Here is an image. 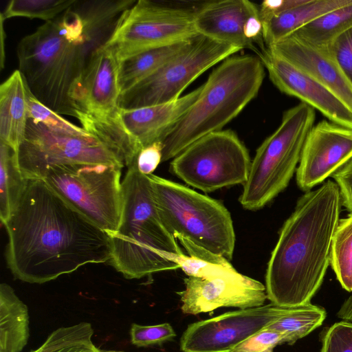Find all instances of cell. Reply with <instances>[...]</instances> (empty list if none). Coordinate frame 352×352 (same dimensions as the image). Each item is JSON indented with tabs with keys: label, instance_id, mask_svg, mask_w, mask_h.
Instances as JSON below:
<instances>
[{
	"label": "cell",
	"instance_id": "15",
	"mask_svg": "<svg viewBox=\"0 0 352 352\" xmlns=\"http://www.w3.org/2000/svg\"><path fill=\"white\" fill-rule=\"evenodd\" d=\"M352 158V129L322 120L305 140L296 183L305 192L322 182Z\"/></svg>",
	"mask_w": 352,
	"mask_h": 352
},
{
	"label": "cell",
	"instance_id": "29",
	"mask_svg": "<svg viewBox=\"0 0 352 352\" xmlns=\"http://www.w3.org/2000/svg\"><path fill=\"white\" fill-rule=\"evenodd\" d=\"M330 263L342 287L352 292V214L339 220L332 240Z\"/></svg>",
	"mask_w": 352,
	"mask_h": 352
},
{
	"label": "cell",
	"instance_id": "43",
	"mask_svg": "<svg viewBox=\"0 0 352 352\" xmlns=\"http://www.w3.org/2000/svg\"><path fill=\"white\" fill-rule=\"evenodd\" d=\"M101 352H124V351H116V350H101Z\"/></svg>",
	"mask_w": 352,
	"mask_h": 352
},
{
	"label": "cell",
	"instance_id": "22",
	"mask_svg": "<svg viewBox=\"0 0 352 352\" xmlns=\"http://www.w3.org/2000/svg\"><path fill=\"white\" fill-rule=\"evenodd\" d=\"M352 3V0H304L276 16L262 21L266 47L290 36L318 17Z\"/></svg>",
	"mask_w": 352,
	"mask_h": 352
},
{
	"label": "cell",
	"instance_id": "16",
	"mask_svg": "<svg viewBox=\"0 0 352 352\" xmlns=\"http://www.w3.org/2000/svg\"><path fill=\"white\" fill-rule=\"evenodd\" d=\"M272 83L283 93L319 111L330 122L352 129V111L333 93L311 76L267 47L258 56Z\"/></svg>",
	"mask_w": 352,
	"mask_h": 352
},
{
	"label": "cell",
	"instance_id": "11",
	"mask_svg": "<svg viewBox=\"0 0 352 352\" xmlns=\"http://www.w3.org/2000/svg\"><path fill=\"white\" fill-rule=\"evenodd\" d=\"M239 51L199 35L187 50L121 93L118 106L131 109L175 100L199 76Z\"/></svg>",
	"mask_w": 352,
	"mask_h": 352
},
{
	"label": "cell",
	"instance_id": "8",
	"mask_svg": "<svg viewBox=\"0 0 352 352\" xmlns=\"http://www.w3.org/2000/svg\"><path fill=\"white\" fill-rule=\"evenodd\" d=\"M197 7L137 1L120 15L104 45L120 63L151 49L193 39L199 36L195 24Z\"/></svg>",
	"mask_w": 352,
	"mask_h": 352
},
{
	"label": "cell",
	"instance_id": "32",
	"mask_svg": "<svg viewBox=\"0 0 352 352\" xmlns=\"http://www.w3.org/2000/svg\"><path fill=\"white\" fill-rule=\"evenodd\" d=\"M27 87V86H26ZM28 117L35 123H39L48 129L67 135L89 136L91 135L82 127H80L56 113L38 99L27 87Z\"/></svg>",
	"mask_w": 352,
	"mask_h": 352
},
{
	"label": "cell",
	"instance_id": "6",
	"mask_svg": "<svg viewBox=\"0 0 352 352\" xmlns=\"http://www.w3.org/2000/svg\"><path fill=\"white\" fill-rule=\"evenodd\" d=\"M155 202L167 229L215 254L232 260L235 233L230 212L219 201L181 184L148 175Z\"/></svg>",
	"mask_w": 352,
	"mask_h": 352
},
{
	"label": "cell",
	"instance_id": "28",
	"mask_svg": "<svg viewBox=\"0 0 352 352\" xmlns=\"http://www.w3.org/2000/svg\"><path fill=\"white\" fill-rule=\"evenodd\" d=\"M326 318L325 310L310 302L286 307L283 314L265 329L285 336V343L293 344L320 327Z\"/></svg>",
	"mask_w": 352,
	"mask_h": 352
},
{
	"label": "cell",
	"instance_id": "41",
	"mask_svg": "<svg viewBox=\"0 0 352 352\" xmlns=\"http://www.w3.org/2000/svg\"><path fill=\"white\" fill-rule=\"evenodd\" d=\"M60 352H101V349L96 345H80L66 348Z\"/></svg>",
	"mask_w": 352,
	"mask_h": 352
},
{
	"label": "cell",
	"instance_id": "14",
	"mask_svg": "<svg viewBox=\"0 0 352 352\" xmlns=\"http://www.w3.org/2000/svg\"><path fill=\"white\" fill-rule=\"evenodd\" d=\"M185 289L177 292L184 314L197 315L220 307L252 308L264 305L267 299L265 286L260 281L234 274L184 279Z\"/></svg>",
	"mask_w": 352,
	"mask_h": 352
},
{
	"label": "cell",
	"instance_id": "37",
	"mask_svg": "<svg viewBox=\"0 0 352 352\" xmlns=\"http://www.w3.org/2000/svg\"><path fill=\"white\" fill-rule=\"evenodd\" d=\"M162 142H155L142 148L135 160L138 170L145 175H151L162 158Z\"/></svg>",
	"mask_w": 352,
	"mask_h": 352
},
{
	"label": "cell",
	"instance_id": "26",
	"mask_svg": "<svg viewBox=\"0 0 352 352\" xmlns=\"http://www.w3.org/2000/svg\"><path fill=\"white\" fill-rule=\"evenodd\" d=\"M188 254H171L166 258L178 265L188 276L209 278L238 272L225 257L215 254L189 240L177 236Z\"/></svg>",
	"mask_w": 352,
	"mask_h": 352
},
{
	"label": "cell",
	"instance_id": "38",
	"mask_svg": "<svg viewBox=\"0 0 352 352\" xmlns=\"http://www.w3.org/2000/svg\"><path fill=\"white\" fill-rule=\"evenodd\" d=\"M332 177L339 187L342 205L352 214V158Z\"/></svg>",
	"mask_w": 352,
	"mask_h": 352
},
{
	"label": "cell",
	"instance_id": "9",
	"mask_svg": "<svg viewBox=\"0 0 352 352\" xmlns=\"http://www.w3.org/2000/svg\"><path fill=\"white\" fill-rule=\"evenodd\" d=\"M122 167L106 164L50 168L41 180L103 230L117 231L122 214Z\"/></svg>",
	"mask_w": 352,
	"mask_h": 352
},
{
	"label": "cell",
	"instance_id": "5",
	"mask_svg": "<svg viewBox=\"0 0 352 352\" xmlns=\"http://www.w3.org/2000/svg\"><path fill=\"white\" fill-rule=\"evenodd\" d=\"M258 56H230L202 85L197 100L162 141V162L173 159L199 138L223 127L254 98L263 81Z\"/></svg>",
	"mask_w": 352,
	"mask_h": 352
},
{
	"label": "cell",
	"instance_id": "40",
	"mask_svg": "<svg viewBox=\"0 0 352 352\" xmlns=\"http://www.w3.org/2000/svg\"><path fill=\"white\" fill-rule=\"evenodd\" d=\"M337 316L342 321L352 323V296L344 302L338 311Z\"/></svg>",
	"mask_w": 352,
	"mask_h": 352
},
{
	"label": "cell",
	"instance_id": "17",
	"mask_svg": "<svg viewBox=\"0 0 352 352\" xmlns=\"http://www.w3.org/2000/svg\"><path fill=\"white\" fill-rule=\"evenodd\" d=\"M119 67L115 54L104 45L91 54L74 96L76 113L102 118L118 112Z\"/></svg>",
	"mask_w": 352,
	"mask_h": 352
},
{
	"label": "cell",
	"instance_id": "25",
	"mask_svg": "<svg viewBox=\"0 0 352 352\" xmlns=\"http://www.w3.org/2000/svg\"><path fill=\"white\" fill-rule=\"evenodd\" d=\"M352 28V3L313 20L291 36L317 49L326 50Z\"/></svg>",
	"mask_w": 352,
	"mask_h": 352
},
{
	"label": "cell",
	"instance_id": "10",
	"mask_svg": "<svg viewBox=\"0 0 352 352\" xmlns=\"http://www.w3.org/2000/svg\"><path fill=\"white\" fill-rule=\"evenodd\" d=\"M252 160L231 130L209 133L196 140L170 163V170L188 185L205 192L244 184Z\"/></svg>",
	"mask_w": 352,
	"mask_h": 352
},
{
	"label": "cell",
	"instance_id": "23",
	"mask_svg": "<svg viewBox=\"0 0 352 352\" xmlns=\"http://www.w3.org/2000/svg\"><path fill=\"white\" fill-rule=\"evenodd\" d=\"M30 337L28 306L8 284L0 285V352H21Z\"/></svg>",
	"mask_w": 352,
	"mask_h": 352
},
{
	"label": "cell",
	"instance_id": "21",
	"mask_svg": "<svg viewBox=\"0 0 352 352\" xmlns=\"http://www.w3.org/2000/svg\"><path fill=\"white\" fill-rule=\"evenodd\" d=\"M28 120L27 87L20 71L15 70L0 86V142L16 153Z\"/></svg>",
	"mask_w": 352,
	"mask_h": 352
},
{
	"label": "cell",
	"instance_id": "39",
	"mask_svg": "<svg viewBox=\"0 0 352 352\" xmlns=\"http://www.w3.org/2000/svg\"><path fill=\"white\" fill-rule=\"evenodd\" d=\"M303 1L304 0H265L259 6L261 21L276 16Z\"/></svg>",
	"mask_w": 352,
	"mask_h": 352
},
{
	"label": "cell",
	"instance_id": "4",
	"mask_svg": "<svg viewBox=\"0 0 352 352\" xmlns=\"http://www.w3.org/2000/svg\"><path fill=\"white\" fill-rule=\"evenodd\" d=\"M122 181V208L116 232L108 234L109 263L124 278L140 279L179 268L166 256L183 251L158 212L148 175L130 165Z\"/></svg>",
	"mask_w": 352,
	"mask_h": 352
},
{
	"label": "cell",
	"instance_id": "30",
	"mask_svg": "<svg viewBox=\"0 0 352 352\" xmlns=\"http://www.w3.org/2000/svg\"><path fill=\"white\" fill-rule=\"evenodd\" d=\"M76 0H12L1 16L4 19L25 17L47 21L55 19Z\"/></svg>",
	"mask_w": 352,
	"mask_h": 352
},
{
	"label": "cell",
	"instance_id": "33",
	"mask_svg": "<svg viewBox=\"0 0 352 352\" xmlns=\"http://www.w3.org/2000/svg\"><path fill=\"white\" fill-rule=\"evenodd\" d=\"M129 335L131 344L138 347L160 345L172 341L177 336L173 327L166 322L154 325L133 323Z\"/></svg>",
	"mask_w": 352,
	"mask_h": 352
},
{
	"label": "cell",
	"instance_id": "42",
	"mask_svg": "<svg viewBox=\"0 0 352 352\" xmlns=\"http://www.w3.org/2000/svg\"><path fill=\"white\" fill-rule=\"evenodd\" d=\"M3 20H5L1 16V68L3 69L4 67V50H3V40L4 37L6 36L4 31H3Z\"/></svg>",
	"mask_w": 352,
	"mask_h": 352
},
{
	"label": "cell",
	"instance_id": "3",
	"mask_svg": "<svg viewBox=\"0 0 352 352\" xmlns=\"http://www.w3.org/2000/svg\"><path fill=\"white\" fill-rule=\"evenodd\" d=\"M104 43L79 21L59 15L21 40L19 70L36 99L76 118L74 94L91 54Z\"/></svg>",
	"mask_w": 352,
	"mask_h": 352
},
{
	"label": "cell",
	"instance_id": "18",
	"mask_svg": "<svg viewBox=\"0 0 352 352\" xmlns=\"http://www.w3.org/2000/svg\"><path fill=\"white\" fill-rule=\"evenodd\" d=\"M259 7L247 0H220L197 6L195 24L199 35L236 47L249 49L257 56L261 52L247 40L244 26L248 18Z\"/></svg>",
	"mask_w": 352,
	"mask_h": 352
},
{
	"label": "cell",
	"instance_id": "2",
	"mask_svg": "<svg viewBox=\"0 0 352 352\" xmlns=\"http://www.w3.org/2000/svg\"><path fill=\"white\" fill-rule=\"evenodd\" d=\"M341 205L339 187L330 179L298 199L268 262L265 289L272 303L289 307L310 302L330 264Z\"/></svg>",
	"mask_w": 352,
	"mask_h": 352
},
{
	"label": "cell",
	"instance_id": "27",
	"mask_svg": "<svg viewBox=\"0 0 352 352\" xmlns=\"http://www.w3.org/2000/svg\"><path fill=\"white\" fill-rule=\"evenodd\" d=\"M28 182L19 168L16 151L0 142V219L3 225L16 210Z\"/></svg>",
	"mask_w": 352,
	"mask_h": 352
},
{
	"label": "cell",
	"instance_id": "34",
	"mask_svg": "<svg viewBox=\"0 0 352 352\" xmlns=\"http://www.w3.org/2000/svg\"><path fill=\"white\" fill-rule=\"evenodd\" d=\"M321 352H352V323L333 324L324 333Z\"/></svg>",
	"mask_w": 352,
	"mask_h": 352
},
{
	"label": "cell",
	"instance_id": "24",
	"mask_svg": "<svg viewBox=\"0 0 352 352\" xmlns=\"http://www.w3.org/2000/svg\"><path fill=\"white\" fill-rule=\"evenodd\" d=\"M195 38L151 49L133 56L120 63L119 85L121 93L147 78L171 59L187 50Z\"/></svg>",
	"mask_w": 352,
	"mask_h": 352
},
{
	"label": "cell",
	"instance_id": "35",
	"mask_svg": "<svg viewBox=\"0 0 352 352\" xmlns=\"http://www.w3.org/2000/svg\"><path fill=\"white\" fill-rule=\"evenodd\" d=\"M285 343V336L264 329L238 345L232 352H274V348Z\"/></svg>",
	"mask_w": 352,
	"mask_h": 352
},
{
	"label": "cell",
	"instance_id": "20",
	"mask_svg": "<svg viewBox=\"0 0 352 352\" xmlns=\"http://www.w3.org/2000/svg\"><path fill=\"white\" fill-rule=\"evenodd\" d=\"M202 85L175 100L137 109L120 108L119 120L125 132L142 148L162 142L199 98Z\"/></svg>",
	"mask_w": 352,
	"mask_h": 352
},
{
	"label": "cell",
	"instance_id": "1",
	"mask_svg": "<svg viewBox=\"0 0 352 352\" xmlns=\"http://www.w3.org/2000/svg\"><path fill=\"white\" fill-rule=\"evenodd\" d=\"M3 226L8 267L14 278L25 283H45L85 265L111 260L107 232L41 179L28 180Z\"/></svg>",
	"mask_w": 352,
	"mask_h": 352
},
{
	"label": "cell",
	"instance_id": "7",
	"mask_svg": "<svg viewBox=\"0 0 352 352\" xmlns=\"http://www.w3.org/2000/svg\"><path fill=\"white\" fill-rule=\"evenodd\" d=\"M316 111L300 102L285 111L281 122L257 148L239 197L248 210L263 208L288 186L311 129Z\"/></svg>",
	"mask_w": 352,
	"mask_h": 352
},
{
	"label": "cell",
	"instance_id": "19",
	"mask_svg": "<svg viewBox=\"0 0 352 352\" xmlns=\"http://www.w3.org/2000/svg\"><path fill=\"white\" fill-rule=\"evenodd\" d=\"M267 48L318 81L352 111V85L327 50L315 48L291 35Z\"/></svg>",
	"mask_w": 352,
	"mask_h": 352
},
{
	"label": "cell",
	"instance_id": "31",
	"mask_svg": "<svg viewBox=\"0 0 352 352\" xmlns=\"http://www.w3.org/2000/svg\"><path fill=\"white\" fill-rule=\"evenodd\" d=\"M94 333L92 325L88 322L61 327L54 330L38 348L30 352H60L71 346L91 345Z\"/></svg>",
	"mask_w": 352,
	"mask_h": 352
},
{
	"label": "cell",
	"instance_id": "12",
	"mask_svg": "<svg viewBox=\"0 0 352 352\" xmlns=\"http://www.w3.org/2000/svg\"><path fill=\"white\" fill-rule=\"evenodd\" d=\"M16 155L21 171L28 180L41 179L50 168L60 165L125 166L118 152L92 134L76 136L60 133L30 119Z\"/></svg>",
	"mask_w": 352,
	"mask_h": 352
},
{
	"label": "cell",
	"instance_id": "13",
	"mask_svg": "<svg viewBox=\"0 0 352 352\" xmlns=\"http://www.w3.org/2000/svg\"><path fill=\"white\" fill-rule=\"evenodd\" d=\"M286 307L271 302L192 323L182 334L180 349L183 352H232L278 319Z\"/></svg>",
	"mask_w": 352,
	"mask_h": 352
},
{
	"label": "cell",
	"instance_id": "36",
	"mask_svg": "<svg viewBox=\"0 0 352 352\" xmlns=\"http://www.w3.org/2000/svg\"><path fill=\"white\" fill-rule=\"evenodd\" d=\"M326 50L352 85V28L338 37Z\"/></svg>",
	"mask_w": 352,
	"mask_h": 352
}]
</instances>
